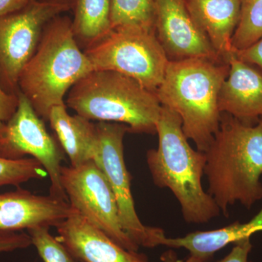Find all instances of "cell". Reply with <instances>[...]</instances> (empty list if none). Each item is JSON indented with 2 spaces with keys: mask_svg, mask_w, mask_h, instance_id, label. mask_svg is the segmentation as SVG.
Wrapping results in <instances>:
<instances>
[{
  "mask_svg": "<svg viewBox=\"0 0 262 262\" xmlns=\"http://www.w3.org/2000/svg\"><path fill=\"white\" fill-rule=\"evenodd\" d=\"M56 1H60V0H56Z\"/></svg>",
  "mask_w": 262,
  "mask_h": 262,
  "instance_id": "f1b7e54d",
  "label": "cell"
},
{
  "mask_svg": "<svg viewBox=\"0 0 262 262\" xmlns=\"http://www.w3.org/2000/svg\"><path fill=\"white\" fill-rule=\"evenodd\" d=\"M155 33L170 61L203 58L225 61L194 21L185 0H155Z\"/></svg>",
  "mask_w": 262,
  "mask_h": 262,
  "instance_id": "8fae6325",
  "label": "cell"
},
{
  "mask_svg": "<svg viewBox=\"0 0 262 262\" xmlns=\"http://www.w3.org/2000/svg\"><path fill=\"white\" fill-rule=\"evenodd\" d=\"M223 114L205 152L204 174L208 194L228 216L229 207L237 202L250 208L262 199V118L248 125Z\"/></svg>",
  "mask_w": 262,
  "mask_h": 262,
  "instance_id": "6da1fadb",
  "label": "cell"
},
{
  "mask_svg": "<svg viewBox=\"0 0 262 262\" xmlns=\"http://www.w3.org/2000/svg\"><path fill=\"white\" fill-rule=\"evenodd\" d=\"M18 108L8 121L0 122V158L39 160L51 181V196L68 201L61 182L63 149L48 132L44 120L19 92Z\"/></svg>",
  "mask_w": 262,
  "mask_h": 262,
  "instance_id": "9c48e42d",
  "label": "cell"
},
{
  "mask_svg": "<svg viewBox=\"0 0 262 262\" xmlns=\"http://www.w3.org/2000/svg\"><path fill=\"white\" fill-rule=\"evenodd\" d=\"M234 244L230 253L217 262H251L248 261V256L253 248L251 237L241 239Z\"/></svg>",
  "mask_w": 262,
  "mask_h": 262,
  "instance_id": "d4e9b609",
  "label": "cell"
},
{
  "mask_svg": "<svg viewBox=\"0 0 262 262\" xmlns=\"http://www.w3.org/2000/svg\"><path fill=\"white\" fill-rule=\"evenodd\" d=\"M48 122L56 133L62 149L76 167L94 160L98 147L96 124L80 115H71L67 106L52 108Z\"/></svg>",
  "mask_w": 262,
  "mask_h": 262,
  "instance_id": "e0dca14e",
  "label": "cell"
},
{
  "mask_svg": "<svg viewBox=\"0 0 262 262\" xmlns=\"http://www.w3.org/2000/svg\"><path fill=\"white\" fill-rule=\"evenodd\" d=\"M185 3L194 21L226 61L234 51L232 37L239 23V0H185Z\"/></svg>",
  "mask_w": 262,
  "mask_h": 262,
  "instance_id": "9a60e30c",
  "label": "cell"
},
{
  "mask_svg": "<svg viewBox=\"0 0 262 262\" xmlns=\"http://www.w3.org/2000/svg\"><path fill=\"white\" fill-rule=\"evenodd\" d=\"M32 246L28 233L21 232H0V254L25 249Z\"/></svg>",
  "mask_w": 262,
  "mask_h": 262,
  "instance_id": "603a6c76",
  "label": "cell"
},
{
  "mask_svg": "<svg viewBox=\"0 0 262 262\" xmlns=\"http://www.w3.org/2000/svg\"><path fill=\"white\" fill-rule=\"evenodd\" d=\"M262 231V207L260 211L246 223L234 222L222 228L191 232L184 237L168 238L164 235L160 246L185 248L191 257L199 262H206L227 245L234 244Z\"/></svg>",
  "mask_w": 262,
  "mask_h": 262,
  "instance_id": "2e32d148",
  "label": "cell"
},
{
  "mask_svg": "<svg viewBox=\"0 0 262 262\" xmlns=\"http://www.w3.org/2000/svg\"><path fill=\"white\" fill-rule=\"evenodd\" d=\"M70 8L56 0H29L22 9L0 16V84L5 92L18 94V80L32 58L43 31Z\"/></svg>",
  "mask_w": 262,
  "mask_h": 262,
  "instance_id": "52a82bcc",
  "label": "cell"
},
{
  "mask_svg": "<svg viewBox=\"0 0 262 262\" xmlns=\"http://www.w3.org/2000/svg\"><path fill=\"white\" fill-rule=\"evenodd\" d=\"M162 261L163 262H199L196 261V259H194V258L191 257L189 256V258H188L186 261H182V260H179L178 258L176 257L175 254L172 253H167L165 254H164L163 257L161 258ZM137 262H148L146 261L145 256H142L141 255L140 257H139V260H138Z\"/></svg>",
  "mask_w": 262,
  "mask_h": 262,
  "instance_id": "83f0119b",
  "label": "cell"
},
{
  "mask_svg": "<svg viewBox=\"0 0 262 262\" xmlns=\"http://www.w3.org/2000/svg\"><path fill=\"white\" fill-rule=\"evenodd\" d=\"M61 182L70 206L124 249L138 252L122 229L116 200L104 174L94 160L62 166Z\"/></svg>",
  "mask_w": 262,
  "mask_h": 262,
  "instance_id": "30bf717a",
  "label": "cell"
},
{
  "mask_svg": "<svg viewBox=\"0 0 262 262\" xmlns=\"http://www.w3.org/2000/svg\"><path fill=\"white\" fill-rule=\"evenodd\" d=\"M229 70L227 62L208 58L170 61L155 92L162 106L179 115L184 134L202 152L220 128L219 97Z\"/></svg>",
  "mask_w": 262,
  "mask_h": 262,
  "instance_id": "3957f363",
  "label": "cell"
},
{
  "mask_svg": "<svg viewBox=\"0 0 262 262\" xmlns=\"http://www.w3.org/2000/svg\"><path fill=\"white\" fill-rule=\"evenodd\" d=\"M29 2V0H0V16L22 9Z\"/></svg>",
  "mask_w": 262,
  "mask_h": 262,
  "instance_id": "4316f807",
  "label": "cell"
},
{
  "mask_svg": "<svg viewBox=\"0 0 262 262\" xmlns=\"http://www.w3.org/2000/svg\"><path fill=\"white\" fill-rule=\"evenodd\" d=\"M55 227L58 239L81 262H137L140 257L117 245L75 210Z\"/></svg>",
  "mask_w": 262,
  "mask_h": 262,
  "instance_id": "5bb4252c",
  "label": "cell"
},
{
  "mask_svg": "<svg viewBox=\"0 0 262 262\" xmlns=\"http://www.w3.org/2000/svg\"><path fill=\"white\" fill-rule=\"evenodd\" d=\"M239 23L232 37L234 51L245 49L262 38V0H239Z\"/></svg>",
  "mask_w": 262,
  "mask_h": 262,
  "instance_id": "ffe728a7",
  "label": "cell"
},
{
  "mask_svg": "<svg viewBox=\"0 0 262 262\" xmlns=\"http://www.w3.org/2000/svg\"><path fill=\"white\" fill-rule=\"evenodd\" d=\"M156 134L158 148L146 153V163L155 185L171 191L188 223H208L218 216L220 208L202 185L206 153L192 149L179 115L162 106Z\"/></svg>",
  "mask_w": 262,
  "mask_h": 262,
  "instance_id": "7a4b0ae2",
  "label": "cell"
},
{
  "mask_svg": "<svg viewBox=\"0 0 262 262\" xmlns=\"http://www.w3.org/2000/svg\"><path fill=\"white\" fill-rule=\"evenodd\" d=\"M234 54L248 64L256 66L262 71V38L252 46L245 49L234 51Z\"/></svg>",
  "mask_w": 262,
  "mask_h": 262,
  "instance_id": "484cf974",
  "label": "cell"
},
{
  "mask_svg": "<svg viewBox=\"0 0 262 262\" xmlns=\"http://www.w3.org/2000/svg\"><path fill=\"white\" fill-rule=\"evenodd\" d=\"M225 61L229 70L220 90V113L255 125L262 118V72L239 59L234 51Z\"/></svg>",
  "mask_w": 262,
  "mask_h": 262,
  "instance_id": "4fadbf2b",
  "label": "cell"
},
{
  "mask_svg": "<svg viewBox=\"0 0 262 262\" xmlns=\"http://www.w3.org/2000/svg\"><path fill=\"white\" fill-rule=\"evenodd\" d=\"M110 24L155 29V0H111Z\"/></svg>",
  "mask_w": 262,
  "mask_h": 262,
  "instance_id": "d6986e66",
  "label": "cell"
},
{
  "mask_svg": "<svg viewBox=\"0 0 262 262\" xmlns=\"http://www.w3.org/2000/svg\"><path fill=\"white\" fill-rule=\"evenodd\" d=\"M50 227L39 226L27 230L32 245L44 262H75L67 247L50 233Z\"/></svg>",
  "mask_w": 262,
  "mask_h": 262,
  "instance_id": "7402d4cb",
  "label": "cell"
},
{
  "mask_svg": "<svg viewBox=\"0 0 262 262\" xmlns=\"http://www.w3.org/2000/svg\"><path fill=\"white\" fill-rule=\"evenodd\" d=\"M67 106L98 122H115L134 134H156L162 104L156 94L113 71L94 70L72 86Z\"/></svg>",
  "mask_w": 262,
  "mask_h": 262,
  "instance_id": "5b68a950",
  "label": "cell"
},
{
  "mask_svg": "<svg viewBox=\"0 0 262 262\" xmlns=\"http://www.w3.org/2000/svg\"><path fill=\"white\" fill-rule=\"evenodd\" d=\"M46 169L39 160L34 158L10 160L0 158V187L11 185L19 187L32 179L47 177Z\"/></svg>",
  "mask_w": 262,
  "mask_h": 262,
  "instance_id": "44dd1931",
  "label": "cell"
},
{
  "mask_svg": "<svg viewBox=\"0 0 262 262\" xmlns=\"http://www.w3.org/2000/svg\"><path fill=\"white\" fill-rule=\"evenodd\" d=\"M18 94H8L0 84V122L8 121L16 112Z\"/></svg>",
  "mask_w": 262,
  "mask_h": 262,
  "instance_id": "cb8c5ba5",
  "label": "cell"
},
{
  "mask_svg": "<svg viewBox=\"0 0 262 262\" xmlns=\"http://www.w3.org/2000/svg\"><path fill=\"white\" fill-rule=\"evenodd\" d=\"M83 51L94 70L118 72L155 93L170 61L155 29L137 27L112 29Z\"/></svg>",
  "mask_w": 262,
  "mask_h": 262,
  "instance_id": "8992f818",
  "label": "cell"
},
{
  "mask_svg": "<svg viewBox=\"0 0 262 262\" xmlns=\"http://www.w3.org/2000/svg\"><path fill=\"white\" fill-rule=\"evenodd\" d=\"M111 0H77L72 21L77 42L85 48L101 39L111 30Z\"/></svg>",
  "mask_w": 262,
  "mask_h": 262,
  "instance_id": "ac0fdd59",
  "label": "cell"
},
{
  "mask_svg": "<svg viewBox=\"0 0 262 262\" xmlns=\"http://www.w3.org/2000/svg\"><path fill=\"white\" fill-rule=\"evenodd\" d=\"M96 126L98 147L94 161L112 188L122 229L139 247L160 246V239L165 235L163 229L144 225L136 213L131 193V176L124 158V137L129 132L128 127L107 122H98Z\"/></svg>",
  "mask_w": 262,
  "mask_h": 262,
  "instance_id": "ba28073f",
  "label": "cell"
},
{
  "mask_svg": "<svg viewBox=\"0 0 262 262\" xmlns=\"http://www.w3.org/2000/svg\"><path fill=\"white\" fill-rule=\"evenodd\" d=\"M94 70L79 46L72 20L58 16L46 26L35 53L22 70L19 92L48 121L52 108L66 105L67 92Z\"/></svg>",
  "mask_w": 262,
  "mask_h": 262,
  "instance_id": "277c9868",
  "label": "cell"
},
{
  "mask_svg": "<svg viewBox=\"0 0 262 262\" xmlns=\"http://www.w3.org/2000/svg\"><path fill=\"white\" fill-rule=\"evenodd\" d=\"M74 211L67 201L51 194L37 195L18 187L0 194V232H20L39 226L56 227Z\"/></svg>",
  "mask_w": 262,
  "mask_h": 262,
  "instance_id": "7c38bea8",
  "label": "cell"
}]
</instances>
